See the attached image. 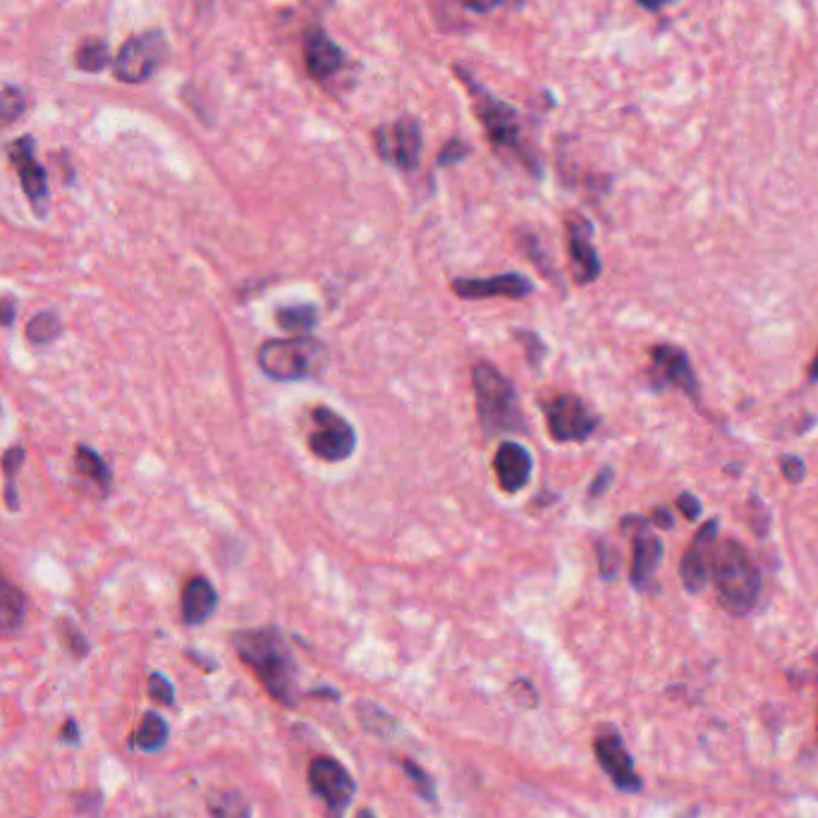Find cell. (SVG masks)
Returning <instances> with one entry per match:
<instances>
[{
    "instance_id": "cell-1",
    "label": "cell",
    "mask_w": 818,
    "mask_h": 818,
    "mask_svg": "<svg viewBox=\"0 0 818 818\" xmlns=\"http://www.w3.org/2000/svg\"><path fill=\"white\" fill-rule=\"evenodd\" d=\"M233 646L240 661L252 670L273 701L295 708L300 699L297 661L288 642L276 627L242 630L233 634Z\"/></svg>"
},
{
    "instance_id": "cell-2",
    "label": "cell",
    "mask_w": 818,
    "mask_h": 818,
    "mask_svg": "<svg viewBox=\"0 0 818 818\" xmlns=\"http://www.w3.org/2000/svg\"><path fill=\"white\" fill-rule=\"evenodd\" d=\"M711 579L718 601L732 615H747L761 598V572L747 548L735 539L720 544L713 553Z\"/></svg>"
},
{
    "instance_id": "cell-3",
    "label": "cell",
    "mask_w": 818,
    "mask_h": 818,
    "mask_svg": "<svg viewBox=\"0 0 818 818\" xmlns=\"http://www.w3.org/2000/svg\"><path fill=\"white\" fill-rule=\"evenodd\" d=\"M476 412L486 438H493L505 431H524L527 419L520 410V398L510 378L500 374L493 364L479 362L472 371Z\"/></svg>"
},
{
    "instance_id": "cell-4",
    "label": "cell",
    "mask_w": 818,
    "mask_h": 818,
    "mask_svg": "<svg viewBox=\"0 0 818 818\" xmlns=\"http://www.w3.org/2000/svg\"><path fill=\"white\" fill-rule=\"evenodd\" d=\"M457 77L465 82V87L469 89L474 113L488 132V139H491L496 149L520 156V161L527 166L534 175H541V166L536 161V156L524 149L522 144V125L515 108L496 99L491 91L484 89L481 84L472 77V72L457 68Z\"/></svg>"
},
{
    "instance_id": "cell-5",
    "label": "cell",
    "mask_w": 818,
    "mask_h": 818,
    "mask_svg": "<svg viewBox=\"0 0 818 818\" xmlns=\"http://www.w3.org/2000/svg\"><path fill=\"white\" fill-rule=\"evenodd\" d=\"M261 371L273 381H304L319 376L328 366V350L323 343L307 335H292L283 340H268L259 354Z\"/></svg>"
},
{
    "instance_id": "cell-6",
    "label": "cell",
    "mask_w": 818,
    "mask_h": 818,
    "mask_svg": "<svg viewBox=\"0 0 818 818\" xmlns=\"http://www.w3.org/2000/svg\"><path fill=\"white\" fill-rule=\"evenodd\" d=\"M309 450L323 462H345L352 457L357 448V434L354 426L340 417L331 407L319 405L312 410V431H309Z\"/></svg>"
},
{
    "instance_id": "cell-7",
    "label": "cell",
    "mask_w": 818,
    "mask_h": 818,
    "mask_svg": "<svg viewBox=\"0 0 818 818\" xmlns=\"http://www.w3.org/2000/svg\"><path fill=\"white\" fill-rule=\"evenodd\" d=\"M546 424L553 441L558 443H584L596 434L601 419L586 407V402L577 395H558L544 405Z\"/></svg>"
},
{
    "instance_id": "cell-8",
    "label": "cell",
    "mask_w": 818,
    "mask_h": 818,
    "mask_svg": "<svg viewBox=\"0 0 818 818\" xmlns=\"http://www.w3.org/2000/svg\"><path fill=\"white\" fill-rule=\"evenodd\" d=\"M168 58V41L163 32H146L134 36L115 56L113 72L120 82L142 84L163 65Z\"/></svg>"
},
{
    "instance_id": "cell-9",
    "label": "cell",
    "mask_w": 818,
    "mask_h": 818,
    "mask_svg": "<svg viewBox=\"0 0 818 818\" xmlns=\"http://www.w3.org/2000/svg\"><path fill=\"white\" fill-rule=\"evenodd\" d=\"M307 780L312 795L326 802L328 818H343L354 797V790H357L347 768L331 759V756H316L309 764Z\"/></svg>"
},
{
    "instance_id": "cell-10",
    "label": "cell",
    "mask_w": 818,
    "mask_h": 818,
    "mask_svg": "<svg viewBox=\"0 0 818 818\" xmlns=\"http://www.w3.org/2000/svg\"><path fill=\"white\" fill-rule=\"evenodd\" d=\"M374 144L378 156H381L386 163L398 170H405V173L417 168L422 161L424 139L419 122L414 118H400L393 125L378 127L374 132Z\"/></svg>"
},
{
    "instance_id": "cell-11",
    "label": "cell",
    "mask_w": 818,
    "mask_h": 818,
    "mask_svg": "<svg viewBox=\"0 0 818 818\" xmlns=\"http://www.w3.org/2000/svg\"><path fill=\"white\" fill-rule=\"evenodd\" d=\"M594 754L598 759V766L603 768V773L613 780V785L620 792L637 795V792L644 790V783L637 773V768H634L632 756L625 749V744H622V737L615 730L598 732L594 740Z\"/></svg>"
},
{
    "instance_id": "cell-12",
    "label": "cell",
    "mask_w": 818,
    "mask_h": 818,
    "mask_svg": "<svg viewBox=\"0 0 818 818\" xmlns=\"http://www.w3.org/2000/svg\"><path fill=\"white\" fill-rule=\"evenodd\" d=\"M649 357V376L654 381V388H677L692 400H699V378L694 374L685 350H680L675 345H656L651 347Z\"/></svg>"
},
{
    "instance_id": "cell-13",
    "label": "cell",
    "mask_w": 818,
    "mask_h": 818,
    "mask_svg": "<svg viewBox=\"0 0 818 818\" xmlns=\"http://www.w3.org/2000/svg\"><path fill=\"white\" fill-rule=\"evenodd\" d=\"M718 529V520H708L692 539L685 555H682L680 579L689 594H701L704 586L708 584V577H711Z\"/></svg>"
},
{
    "instance_id": "cell-14",
    "label": "cell",
    "mask_w": 818,
    "mask_h": 818,
    "mask_svg": "<svg viewBox=\"0 0 818 818\" xmlns=\"http://www.w3.org/2000/svg\"><path fill=\"white\" fill-rule=\"evenodd\" d=\"M8 154H10V161L15 163V168H17L22 190H24V194H27L34 213L44 218L48 213L51 192H48L46 170L39 163H36V158H34V139L22 137L17 142H12Z\"/></svg>"
},
{
    "instance_id": "cell-15",
    "label": "cell",
    "mask_w": 818,
    "mask_h": 818,
    "mask_svg": "<svg viewBox=\"0 0 818 818\" xmlns=\"http://www.w3.org/2000/svg\"><path fill=\"white\" fill-rule=\"evenodd\" d=\"M453 290L462 300H524L534 292V283L522 273H500L493 278H457Z\"/></svg>"
},
{
    "instance_id": "cell-16",
    "label": "cell",
    "mask_w": 818,
    "mask_h": 818,
    "mask_svg": "<svg viewBox=\"0 0 818 818\" xmlns=\"http://www.w3.org/2000/svg\"><path fill=\"white\" fill-rule=\"evenodd\" d=\"M634 522H637V524H630L627 520H622V524L637 527V536H634V553H632L630 579L634 584V589L646 591L651 586L654 577H656V570L661 567L663 541L649 532V524H646V520L634 517Z\"/></svg>"
},
{
    "instance_id": "cell-17",
    "label": "cell",
    "mask_w": 818,
    "mask_h": 818,
    "mask_svg": "<svg viewBox=\"0 0 818 818\" xmlns=\"http://www.w3.org/2000/svg\"><path fill=\"white\" fill-rule=\"evenodd\" d=\"M591 235H594V225L586 221V218H572V221L567 223L570 259H572V268H575V278L579 285L594 283V280L603 271L601 256H598L594 247Z\"/></svg>"
},
{
    "instance_id": "cell-18",
    "label": "cell",
    "mask_w": 818,
    "mask_h": 818,
    "mask_svg": "<svg viewBox=\"0 0 818 818\" xmlns=\"http://www.w3.org/2000/svg\"><path fill=\"white\" fill-rule=\"evenodd\" d=\"M343 48H340L323 29L316 27L307 34V39H304V65H307L312 80H331L333 75H338V70L343 68Z\"/></svg>"
},
{
    "instance_id": "cell-19",
    "label": "cell",
    "mask_w": 818,
    "mask_h": 818,
    "mask_svg": "<svg viewBox=\"0 0 818 818\" xmlns=\"http://www.w3.org/2000/svg\"><path fill=\"white\" fill-rule=\"evenodd\" d=\"M493 472L498 486L503 488L505 493H520L532 479L534 460L527 448L508 441L498 448V453L493 457Z\"/></svg>"
},
{
    "instance_id": "cell-20",
    "label": "cell",
    "mask_w": 818,
    "mask_h": 818,
    "mask_svg": "<svg viewBox=\"0 0 818 818\" xmlns=\"http://www.w3.org/2000/svg\"><path fill=\"white\" fill-rule=\"evenodd\" d=\"M218 608V591L206 577H194L182 589V620L185 625H204Z\"/></svg>"
},
{
    "instance_id": "cell-21",
    "label": "cell",
    "mask_w": 818,
    "mask_h": 818,
    "mask_svg": "<svg viewBox=\"0 0 818 818\" xmlns=\"http://www.w3.org/2000/svg\"><path fill=\"white\" fill-rule=\"evenodd\" d=\"M24 615H27V598L0 570V637H12L20 632Z\"/></svg>"
},
{
    "instance_id": "cell-22",
    "label": "cell",
    "mask_w": 818,
    "mask_h": 818,
    "mask_svg": "<svg viewBox=\"0 0 818 818\" xmlns=\"http://www.w3.org/2000/svg\"><path fill=\"white\" fill-rule=\"evenodd\" d=\"M168 737H170V728L166 723V718L149 711V713H144L137 732L132 735L130 747L144 754H156L166 747Z\"/></svg>"
},
{
    "instance_id": "cell-23",
    "label": "cell",
    "mask_w": 818,
    "mask_h": 818,
    "mask_svg": "<svg viewBox=\"0 0 818 818\" xmlns=\"http://www.w3.org/2000/svg\"><path fill=\"white\" fill-rule=\"evenodd\" d=\"M75 465H77V472L84 476V479L91 481L96 488H101V493L108 496V491H111V484H113V474H111V467L106 465L103 457L96 453L94 448L80 443L77 450H75Z\"/></svg>"
},
{
    "instance_id": "cell-24",
    "label": "cell",
    "mask_w": 818,
    "mask_h": 818,
    "mask_svg": "<svg viewBox=\"0 0 818 818\" xmlns=\"http://www.w3.org/2000/svg\"><path fill=\"white\" fill-rule=\"evenodd\" d=\"M211 818H252L254 809L237 790H213L206 799Z\"/></svg>"
},
{
    "instance_id": "cell-25",
    "label": "cell",
    "mask_w": 818,
    "mask_h": 818,
    "mask_svg": "<svg viewBox=\"0 0 818 818\" xmlns=\"http://www.w3.org/2000/svg\"><path fill=\"white\" fill-rule=\"evenodd\" d=\"M276 321L285 333L307 335L319 323V312L314 304H290V307H280L276 312Z\"/></svg>"
},
{
    "instance_id": "cell-26",
    "label": "cell",
    "mask_w": 818,
    "mask_h": 818,
    "mask_svg": "<svg viewBox=\"0 0 818 818\" xmlns=\"http://www.w3.org/2000/svg\"><path fill=\"white\" fill-rule=\"evenodd\" d=\"M60 333H63V321H60V316L51 309L36 314L27 323V338L34 345H51L60 338Z\"/></svg>"
},
{
    "instance_id": "cell-27",
    "label": "cell",
    "mask_w": 818,
    "mask_h": 818,
    "mask_svg": "<svg viewBox=\"0 0 818 818\" xmlns=\"http://www.w3.org/2000/svg\"><path fill=\"white\" fill-rule=\"evenodd\" d=\"M24 460H27V450H24L22 445L8 448L5 453H3V457H0V465H3V474H5L3 498H5V505L10 510H17L20 508V496H17V488H15V474L24 465Z\"/></svg>"
},
{
    "instance_id": "cell-28",
    "label": "cell",
    "mask_w": 818,
    "mask_h": 818,
    "mask_svg": "<svg viewBox=\"0 0 818 818\" xmlns=\"http://www.w3.org/2000/svg\"><path fill=\"white\" fill-rule=\"evenodd\" d=\"M359 720L362 725L371 732V735L376 737H390L393 732L398 730V720L390 716L388 711H383L378 704H369V701H359Z\"/></svg>"
},
{
    "instance_id": "cell-29",
    "label": "cell",
    "mask_w": 818,
    "mask_h": 818,
    "mask_svg": "<svg viewBox=\"0 0 818 818\" xmlns=\"http://www.w3.org/2000/svg\"><path fill=\"white\" fill-rule=\"evenodd\" d=\"M402 771L407 773L412 788L417 790V795L424 802H436L438 792H436V783H434V778L429 776V771H424V768L412 759H402Z\"/></svg>"
},
{
    "instance_id": "cell-30",
    "label": "cell",
    "mask_w": 818,
    "mask_h": 818,
    "mask_svg": "<svg viewBox=\"0 0 818 818\" xmlns=\"http://www.w3.org/2000/svg\"><path fill=\"white\" fill-rule=\"evenodd\" d=\"M108 46L106 41H87L77 51V68L84 72H101L108 65Z\"/></svg>"
},
{
    "instance_id": "cell-31",
    "label": "cell",
    "mask_w": 818,
    "mask_h": 818,
    "mask_svg": "<svg viewBox=\"0 0 818 818\" xmlns=\"http://www.w3.org/2000/svg\"><path fill=\"white\" fill-rule=\"evenodd\" d=\"M24 108H27V101H24V94L15 87H5L0 89V127L10 125L17 118H22Z\"/></svg>"
},
{
    "instance_id": "cell-32",
    "label": "cell",
    "mask_w": 818,
    "mask_h": 818,
    "mask_svg": "<svg viewBox=\"0 0 818 818\" xmlns=\"http://www.w3.org/2000/svg\"><path fill=\"white\" fill-rule=\"evenodd\" d=\"M596 548V555H598V572H601L603 579H615L618 572H620V551L613 546L608 544L606 539H598L594 544Z\"/></svg>"
},
{
    "instance_id": "cell-33",
    "label": "cell",
    "mask_w": 818,
    "mask_h": 818,
    "mask_svg": "<svg viewBox=\"0 0 818 818\" xmlns=\"http://www.w3.org/2000/svg\"><path fill=\"white\" fill-rule=\"evenodd\" d=\"M58 637H60V642H63L65 649L75 658H84L89 654V642L84 639V634L75 625H72V622H68V620L58 622Z\"/></svg>"
},
{
    "instance_id": "cell-34",
    "label": "cell",
    "mask_w": 818,
    "mask_h": 818,
    "mask_svg": "<svg viewBox=\"0 0 818 818\" xmlns=\"http://www.w3.org/2000/svg\"><path fill=\"white\" fill-rule=\"evenodd\" d=\"M149 697L161 704V706H173L175 704V687L163 673H151L149 677Z\"/></svg>"
},
{
    "instance_id": "cell-35",
    "label": "cell",
    "mask_w": 818,
    "mask_h": 818,
    "mask_svg": "<svg viewBox=\"0 0 818 818\" xmlns=\"http://www.w3.org/2000/svg\"><path fill=\"white\" fill-rule=\"evenodd\" d=\"M469 146L465 144V142H462V139H450L445 146H443V151L441 154H438V166H455V163H460V161H465V158L469 156Z\"/></svg>"
},
{
    "instance_id": "cell-36",
    "label": "cell",
    "mask_w": 818,
    "mask_h": 818,
    "mask_svg": "<svg viewBox=\"0 0 818 818\" xmlns=\"http://www.w3.org/2000/svg\"><path fill=\"white\" fill-rule=\"evenodd\" d=\"M780 472H783L785 479L790 484H802L804 476H807V467H804V460L797 455H783L780 457Z\"/></svg>"
},
{
    "instance_id": "cell-37",
    "label": "cell",
    "mask_w": 818,
    "mask_h": 818,
    "mask_svg": "<svg viewBox=\"0 0 818 818\" xmlns=\"http://www.w3.org/2000/svg\"><path fill=\"white\" fill-rule=\"evenodd\" d=\"M677 510H680L682 515H685L689 522H697V520L701 517V500H699L697 496H694V493H689V491L680 493V496H677Z\"/></svg>"
},
{
    "instance_id": "cell-38",
    "label": "cell",
    "mask_w": 818,
    "mask_h": 818,
    "mask_svg": "<svg viewBox=\"0 0 818 818\" xmlns=\"http://www.w3.org/2000/svg\"><path fill=\"white\" fill-rule=\"evenodd\" d=\"M613 479H615L613 467H603L601 472H598V474L594 476L591 486H589V500H598V498H601V496L608 491V486L613 484Z\"/></svg>"
},
{
    "instance_id": "cell-39",
    "label": "cell",
    "mask_w": 818,
    "mask_h": 818,
    "mask_svg": "<svg viewBox=\"0 0 818 818\" xmlns=\"http://www.w3.org/2000/svg\"><path fill=\"white\" fill-rule=\"evenodd\" d=\"M15 314H17L15 300H12V297H0V326L10 328L12 321H15Z\"/></svg>"
},
{
    "instance_id": "cell-40",
    "label": "cell",
    "mask_w": 818,
    "mask_h": 818,
    "mask_svg": "<svg viewBox=\"0 0 818 818\" xmlns=\"http://www.w3.org/2000/svg\"><path fill=\"white\" fill-rule=\"evenodd\" d=\"M472 12H479V15H486V12H493L503 0H462Z\"/></svg>"
},
{
    "instance_id": "cell-41",
    "label": "cell",
    "mask_w": 818,
    "mask_h": 818,
    "mask_svg": "<svg viewBox=\"0 0 818 818\" xmlns=\"http://www.w3.org/2000/svg\"><path fill=\"white\" fill-rule=\"evenodd\" d=\"M651 522L661 529H673V515H670L668 508H656L651 512Z\"/></svg>"
},
{
    "instance_id": "cell-42",
    "label": "cell",
    "mask_w": 818,
    "mask_h": 818,
    "mask_svg": "<svg viewBox=\"0 0 818 818\" xmlns=\"http://www.w3.org/2000/svg\"><path fill=\"white\" fill-rule=\"evenodd\" d=\"M60 740H63L65 744H77L80 742V728L75 720H68L63 732H60Z\"/></svg>"
},
{
    "instance_id": "cell-43",
    "label": "cell",
    "mask_w": 818,
    "mask_h": 818,
    "mask_svg": "<svg viewBox=\"0 0 818 818\" xmlns=\"http://www.w3.org/2000/svg\"><path fill=\"white\" fill-rule=\"evenodd\" d=\"M637 3H639L644 10H649V12H661V10L670 3V0H637Z\"/></svg>"
},
{
    "instance_id": "cell-44",
    "label": "cell",
    "mask_w": 818,
    "mask_h": 818,
    "mask_svg": "<svg viewBox=\"0 0 818 818\" xmlns=\"http://www.w3.org/2000/svg\"><path fill=\"white\" fill-rule=\"evenodd\" d=\"M309 697H316V699L326 697V699H333V701H338V699H340V694H338L335 689L328 687V689H316V692H309Z\"/></svg>"
},
{
    "instance_id": "cell-45",
    "label": "cell",
    "mask_w": 818,
    "mask_h": 818,
    "mask_svg": "<svg viewBox=\"0 0 818 818\" xmlns=\"http://www.w3.org/2000/svg\"><path fill=\"white\" fill-rule=\"evenodd\" d=\"M187 656H190V658H192V661H194V663H197V666H204V670H216V663H213V661L206 663V658H204V656L194 654V651H187Z\"/></svg>"
},
{
    "instance_id": "cell-46",
    "label": "cell",
    "mask_w": 818,
    "mask_h": 818,
    "mask_svg": "<svg viewBox=\"0 0 818 818\" xmlns=\"http://www.w3.org/2000/svg\"><path fill=\"white\" fill-rule=\"evenodd\" d=\"M809 378H811L814 383H818V352H816V357H814V362L809 366Z\"/></svg>"
},
{
    "instance_id": "cell-47",
    "label": "cell",
    "mask_w": 818,
    "mask_h": 818,
    "mask_svg": "<svg viewBox=\"0 0 818 818\" xmlns=\"http://www.w3.org/2000/svg\"><path fill=\"white\" fill-rule=\"evenodd\" d=\"M357 818H376V816H374V814H371L369 809H364V811H359V814H357Z\"/></svg>"
},
{
    "instance_id": "cell-48",
    "label": "cell",
    "mask_w": 818,
    "mask_h": 818,
    "mask_svg": "<svg viewBox=\"0 0 818 818\" xmlns=\"http://www.w3.org/2000/svg\"><path fill=\"white\" fill-rule=\"evenodd\" d=\"M199 3H211V0H199Z\"/></svg>"
},
{
    "instance_id": "cell-49",
    "label": "cell",
    "mask_w": 818,
    "mask_h": 818,
    "mask_svg": "<svg viewBox=\"0 0 818 818\" xmlns=\"http://www.w3.org/2000/svg\"><path fill=\"white\" fill-rule=\"evenodd\" d=\"M816 730H818V713H816Z\"/></svg>"
}]
</instances>
